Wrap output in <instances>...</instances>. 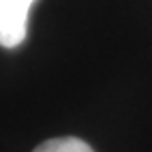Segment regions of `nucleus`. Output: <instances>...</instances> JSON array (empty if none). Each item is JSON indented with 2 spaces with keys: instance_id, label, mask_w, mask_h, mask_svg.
I'll return each mask as SVG.
<instances>
[{
  "instance_id": "obj_1",
  "label": "nucleus",
  "mask_w": 152,
  "mask_h": 152,
  "mask_svg": "<svg viewBox=\"0 0 152 152\" xmlns=\"http://www.w3.org/2000/svg\"><path fill=\"white\" fill-rule=\"evenodd\" d=\"M36 0H0V45L18 48L28 36V18Z\"/></svg>"
},
{
  "instance_id": "obj_2",
  "label": "nucleus",
  "mask_w": 152,
  "mask_h": 152,
  "mask_svg": "<svg viewBox=\"0 0 152 152\" xmlns=\"http://www.w3.org/2000/svg\"><path fill=\"white\" fill-rule=\"evenodd\" d=\"M34 152H95V150L81 138L63 136V138H51V140L42 142Z\"/></svg>"
}]
</instances>
